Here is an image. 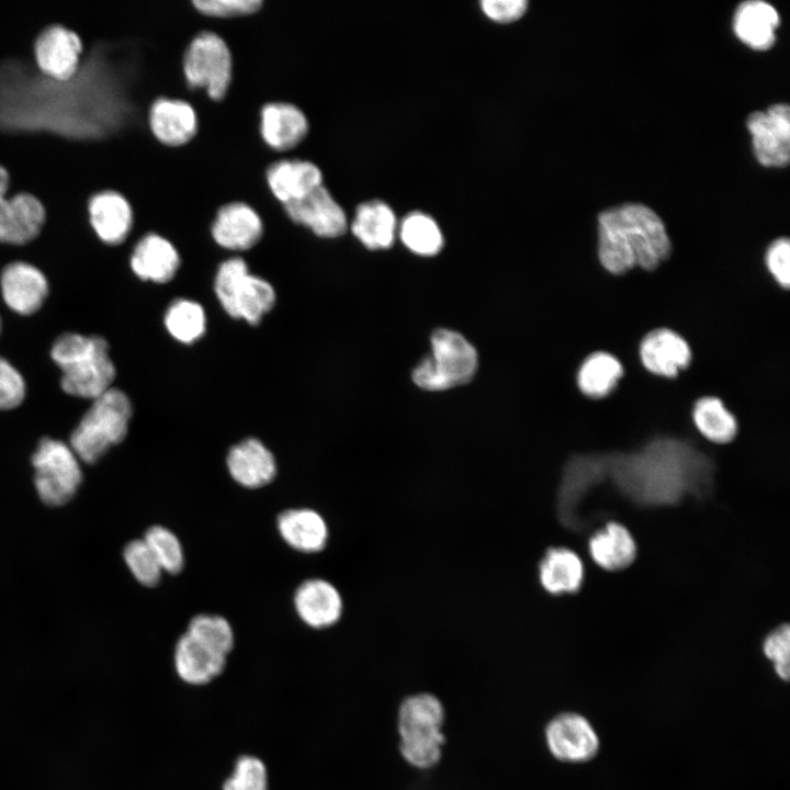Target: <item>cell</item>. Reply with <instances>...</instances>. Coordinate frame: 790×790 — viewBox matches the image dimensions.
<instances>
[{"instance_id": "obj_41", "label": "cell", "mask_w": 790, "mask_h": 790, "mask_svg": "<svg viewBox=\"0 0 790 790\" xmlns=\"http://www.w3.org/2000/svg\"><path fill=\"white\" fill-rule=\"evenodd\" d=\"M765 264L778 286L787 291L790 285V242L787 237H779L768 246Z\"/></svg>"}, {"instance_id": "obj_30", "label": "cell", "mask_w": 790, "mask_h": 790, "mask_svg": "<svg viewBox=\"0 0 790 790\" xmlns=\"http://www.w3.org/2000/svg\"><path fill=\"white\" fill-rule=\"evenodd\" d=\"M539 579L551 595L577 592L584 579L583 562L567 548H551L540 561Z\"/></svg>"}, {"instance_id": "obj_26", "label": "cell", "mask_w": 790, "mask_h": 790, "mask_svg": "<svg viewBox=\"0 0 790 790\" xmlns=\"http://www.w3.org/2000/svg\"><path fill=\"white\" fill-rule=\"evenodd\" d=\"M776 9L764 1L742 2L735 10L733 30L738 40L756 50L769 49L776 40L779 26Z\"/></svg>"}, {"instance_id": "obj_18", "label": "cell", "mask_w": 790, "mask_h": 790, "mask_svg": "<svg viewBox=\"0 0 790 790\" xmlns=\"http://www.w3.org/2000/svg\"><path fill=\"white\" fill-rule=\"evenodd\" d=\"M303 111L289 102H268L259 112V134L274 153L286 154L297 147L308 133Z\"/></svg>"}, {"instance_id": "obj_22", "label": "cell", "mask_w": 790, "mask_h": 790, "mask_svg": "<svg viewBox=\"0 0 790 790\" xmlns=\"http://www.w3.org/2000/svg\"><path fill=\"white\" fill-rule=\"evenodd\" d=\"M129 264L139 279L165 283L174 276L180 266V255L169 238L146 232L134 244Z\"/></svg>"}, {"instance_id": "obj_20", "label": "cell", "mask_w": 790, "mask_h": 790, "mask_svg": "<svg viewBox=\"0 0 790 790\" xmlns=\"http://www.w3.org/2000/svg\"><path fill=\"white\" fill-rule=\"evenodd\" d=\"M89 223L98 239L110 247L123 245L129 237L134 214L128 201L115 191H102L90 196Z\"/></svg>"}, {"instance_id": "obj_40", "label": "cell", "mask_w": 790, "mask_h": 790, "mask_svg": "<svg viewBox=\"0 0 790 790\" xmlns=\"http://www.w3.org/2000/svg\"><path fill=\"white\" fill-rule=\"evenodd\" d=\"M765 656L772 663L776 674L783 680L790 675V630L783 624L771 631L763 645Z\"/></svg>"}, {"instance_id": "obj_34", "label": "cell", "mask_w": 790, "mask_h": 790, "mask_svg": "<svg viewBox=\"0 0 790 790\" xmlns=\"http://www.w3.org/2000/svg\"><path fill=\"white\" fill-rule=\"evenodd\" d=\"M165 325L174 339L184 343L194 342L205 331L204 309L196 302L177 300L167 309Z\"/></svg>"}, {"instance_id": "obj_28", "label": "cell", "mask_w": 790, "mask_h": 790, "mask_svg": "<svg viewBox=\"0 0 790 790\" xmlns=\"http://www.w3.org/2000/svg\"><path fill=\"white\" fill-rule=\"evenodd\" d=\"M592 561L606 571H623L636 556V543L630 531L616 521L608 522L588 541Z\"/></svg>"}, {"instance_id": "obj_21", "label": "cell", "mask_w": 790, "mask_h": 790, "mask_svg": "<svg viewBox=\"0 0 790 790\" xmlns=\"http://www.w3.org/2000/svg\"><path fill=\"white\" fill-rule=\"evenodd\" d=\"M0 284L5 304L24 316L36 313L48 293L43 272L25 261L8 263L2 270Z\"/></svg>"}, {"instance_id": "obj_32", "label": "cell", "mask_w": 790, "mask_h": 790, "mask_svg": "<svg viewBox=\"0 0 790 790\" xmlns=\"http://www.w3.org/2000/svg\"><path fill=\"white\" fill-rule=\"evenodd\" d=\"M691 416L699 433L710 442L726 444L737 435L738 424L735 416L716 396L699 397L693 403Z\"/></svg>"}, {"instance_id": "obj_2", "label": "cell", "mask_w": 790, "mask_h": 790, "mask_svg": "<svg viewBox=\"0 0 790 790\" xmlns=\"http://www.w3.org/2000/svg\"><path fill=\"white\" fill-rule=\"evenodd\" d=\"M597 255L612 275L634 268L654 271L672 253V241L661 217L648 206L625 203L598 215Z\"/></svg>"}, {"instance_id": "obj_25", "label": "cell", "mask_w": 790, "mask_h": 790, "mask_svg": "<svg viewBox=\"0 0 790 790\" xmlns=\"http://www.w3.org/2000/svg\"><path fill=\"white\" fill-rule=\"evenodd\" d=\"M276 528L283 541L302 553L320 552L327 544L326 521L313 509L294 508L282 511L276 519Z\"/></svg>"}, {"instance_id": "obj_42", "label": "cell", "mask_w": 790, "mask_h": 790, "mask_svg": "<svg viewBox=\"0 0 790 790\" xmlns=\"http://www.w3.org/2000/svg\"><path fill=\"white\" fill-rule=\"evenodd\" d=\"M25 397V382L19 371L0 357V409H12Z\"/></svg>"}, {"instance_id": "obj_12", "label": "cell", "mask_w": 790, "mask_h": 790, "mask_svg": "<svg viewBox=\"0 0 790 790\" xmlns=\"http://www.w3.org/2000/svg\"><path fill=\"white\" fill-rule=\"evenodd\" d=\"M287 218L319 238H337L346 234L349 222L343 206L324 185L305 198L284 204Z\"/></svg>"}, {"instance_id": "obj_24", "label": "cell", "mask_w": 790, "mask_h": 790, "mask_svg": "<svg viewBox=\"0 0 790 790\" xmlns=\"http://www.w3.org/2000/svg\"><path fill=\"white\" fill-rule=\"evenodd\" d=\"M226 464L233 479L247 488H260L276 474L272 452L258 439L249 438L230 448Z\"/></svg>"}, {"instance_id": "obj_5", "label": "cell", "mask_w": 790, "mask_h": 790, "mask_svg": "<svg viewBox=\"0 0 790 790\" xmlns=\"http://www.w3.org/2000/svg\"><path fill=\"white\" fill-rule=\"evenodd\" d=\"M477 364V352L465 337L439 328L431 335V354L414 369L413 381L426 391H445L470 382Z\"/></svg>"}, {"instance_id": "obj_44", "label": "cell", "mask_w": 790, "mask_h": 790, "mask_svg": "<svg viewBox=\"0 0 790 790\" xmlns=\"http://www.w3.org/2000/svg\"><path fill=\"white\" fill-rule=\"evenodd\" d=\"M0 332H1V318H0Z\"/></svg>"}, {"instance_id": "obj_8", "label": "cell", "mask_w": 790, "mask_h": 790, "mask_svg": "<svg viewBox=\"0 0 790 790\" xmlns=\"http://www.w3.org/2000/svg\"><path fill=\"white\" fill-rule=\"evenodd\" d=\"M182 72L190 90H201L213 101L224 99L233 76V57L226 42L216 33L202 30L188 44Z\"/></svg>"}, {"instance_id": "obj_13", "label": "cell", "mask_w": 790, "mask_h": 790, "mask_svg": "<svg viewBox=\"0 0 790 790\" xmlns=\"http://www.w3.org/2000/svg\"><path fill=\"white\" fill-rule=\"evenodd\" d=\"M82 54L80 37L59 24L43 29L33 44L38 70L57 81H66L77 72Z\"/></svg>"}, {"instance_id": "obj_4", "label": "cell", "mask_w": 790, "mask_h": 790, "mask_svg": "<svg viewBox=\"0 0 790 790\" xmlns=\"http://www.w3.org/2000/svg\"><path fill=\"white\" fill-rule=\"evenodd\" d=\"M132 415L127 395L111 387L93 399L70 436V448L83 462H97L112 445L124 440Z\"/></svg>"}, {"instance_id": "obj_3", "label": "cell", "mask_w": 790, "mask_h": 790, "mask_svg": "<svg viewBox=\"0 0 790 790\" xmlns=\"http://www.w3.org/2000/svg\"><path fill=\"white\" fill-rule=\"evenodd\" d=\"M50 356L63 372L65 393L95 399L112 387L116 370L104 338L66 332L55 340Z\"/></svg>"}, {"instance_id": "obj_27", "label": "cell", "mask_w": 790, "mask_h": 790, "mask_svg": "<svg viewBox=\"0 0 790 790\" xmlns=\"http://www.w3.org/2000/svg\"><path fill=\"white\" fill-rule=\"evenodd\" d=\"M396 227L393 210L380 200L358 204L350 223L353 236L371 250L390 248L394 242Z\"/></svg>"}, {"instance_id": "obj_7", "label": "cell", "mask_w": 790, "mask_h": 790, "mask_svg": "<svg viewBox=\"0 0 790 790\" xmlns=\"http://www.w3.org/2000/svg\"><path fill=\"white\" fill-rule=\"evenodd\" d=\"M215 293L223 308L234 318L257 325L274 305L272 285L249 273L247 262L233 257L219 266L215 278Z\"/></svg>"}, {"instance_id": "obj_38", "label": "cell", "mask_w": 790, "mask_h": 790, "mask_svg": "<svg viewBox=\"0 0 790 790\" xmlns=\"http://www.w3.org/2000/svg\"><path fill=\"white\" fill-rule=\"evenodd\" d=\"M196 12L215 20H233L257 13L263 0H191Z\"/></svg>"}, {"instance_id": "obj_6", "label": "cell", "mask_w": 790, "mask_h": 790, "mask_svg": "<svg viewBox=\"0 0 790 790\" xmlns=\"http://www.w3.org/2000/svg\"><path fill=\"white\" fill-rule=\"evenodd\" d=\"M442 721V706L431 695H416L403 702L398 713L400 752L409 764L428 768L439 760L444 742Z\"/></svg>"}, {"instance_id": "obj_15", "label": "cell", "mask_w": 790, "mask_h": 790, "mask_svg": "<svg viewBox=\"0 0 790 790\" xmlns=\"http://www.w3.org/2000/svg\"><path fill=\"white\" fill-rule=\"evenodd\" d=\"M545 736L551 753L563 761H587L599 748V738L592 725L577 713L554 718L546 726Z\"/></svg>"}, {"instance_id": "obj_11", "label": "cell", "mask_w": 790, "mask_h": 790, "mask_svg": "<svg viewBox=\"0 0 790 790\" xmlns=\"http://www.w3.org/2000/svg\"><path fill=\"white\" fill-rule=\"evenodd\" d=\"M746 126L752 135L754 154L765 167L783 168L790 158V112L786 103L748 115Z\"/></svg>"}, {"instance_id": "obj_39", "label": "cell", "mask_w": 790, "mask_h": 790, "mask_svg": "<svg viewBox=\"0 0 790 790\" xmlns=\"http://www.w3.org/2000/svg\"><path fill=\"white\" fill-rule=\"evenodd\" d=\"M223 790H267V770L263 763L253 756L240 757Z\"/></svg>"}, {"instance_id": "obj_36", "label": "cell", "mask_w": 790, "mask_h": 790, "mask_svg": "<svg viewBox=\"0 0 790 790\" xmlns=\"http://www.w3.org/2000/svg\"><path fill=\"white\" fill-rule=\"evenodd\" d=\"M147 543L162 572L178 574L184 566V553L178 537L162 526L150 527L145 533Z\"/></svg>"}, {"instance_id": "obj_1", "label": "cell", "mask_w": 790, "mask_h": 790, "mask_svg": "<svg viewBox=\"0 0 790 790\" xmlns=\"http://www.w3.org/2000/svg\"><path fill=\"white\" fill-rule=\"evenodd\" d=\"M610 461L622 489L640 503L657 505L675 504L686 493L701 490L710 469L701 455L675 440H657L639 454Z\"/></svg>"}, {"instance_id": "obj_35", "label": "cell", "mask_w": 790, "mask_h": 790, "mask_svg": "<svg viewBox=\"0 0 790 790\" xmlns=\"http://www.w3.org/2000/svg\"><path fill=\"white\" fill-rule=\"evenodd\" d=\"M185 633L224 656H227L234 646V631L229 622L221 616L198 614L191 619Z\"/></svg>"}, {"instance_id": "obj_17", "label": "cell", "mask_w": 790, "mask_h": 790, "mask_svg": "<svg viewBox=\"0 0 790 790\" xmlns=\"http://www.w3.org/2000/svg\"><path fill=\"white\" fill-rule=\"evenodd\" d=\"M148 127L156 140L170 148L190 143L198 132V116L188 101L179 98L158 97L147 114Z\"/></svg>"}, {"instance_id": "obj_29", "label": "cell", "mask_w": 790, "mask_h": 790, "mask_svg": "<svg viewBox=\"0 0 790 790\" xmlns=\"http://www.w3.org/2000/svg\"><path fill=\"white\" fill-rule=\"evenodd\" d=\"M174 665L182 680L191 685H204L223 672L226 656L210 650L184 633L176 644Z\"/></svg>"}, {"instance_id": "obj_43", "label": "cell", "mask_w": 790, "mask_h": 790, "mask_svg": "<svg viewBox=\"0 0 790 790\" xmlns=\"http://www.w3.org/2000/svg\"><path fill=\"white\" fill-rule=\"evenodd\" d=\"M481 7L489 19L508 23L524 14L528 2L524 0H484L481 2Z\"/></svg>"}, {"instance_id": "obj_9", "label": "cell", "mask_w": 790, "mask_h": 790, "mask_svg": "<svg viewBox=\"0 0 790 790\" xmlns=\"http://www.w3.org/2000/svg\"><path fill=\"white\" fill-rule=\"evenodd\" d=\"M35 487L47 505L60 506L76 494L82 472L78 456L65 442L43 438L32 456Z\"/></svg>"}, {"instance_id": "obj_19", "label": "cell", "mask_w": 790, "mask_h": 790, "mask_svg": "<svg viewBox=\"0 0 790 790\" xmlns=\"http://www.w3.org/2000/svg\"><path fill=\"white\" fill-rule=\"evenodd\" d=\"M264 176L271 194L282 205L305 198L323 184V173L315 163L284 154L267 167Z\"/></svg>"}, {"instance_id": "obj_14", "label": "cell", "mask_w": 790, "mask_h": 790, "mask_svg": "<svg viewBox=\"0 0 790 790\" xmlns=\"http://www.w3.org/2000/svg\"><path fill=\"white\" fill-rule=\"evenodd\" d=\"M213 241L229 251H247L257 246L264 234L263 222L248 203L232 201L221 205L210 225Z\"/></svg>"}, {"instance_id": "obj_31", "label": "cell", "mask_w": 790, "mask_h": 790, "mask_svg": "<svg viewBox=\"0 0 790 790\" xmlns=\"http://www.w3.org/2000/svg\"><path fill=\"white\" fill-rule=\"evenodd\" d=\"M624 375V366L612 353L603 350L590 352L580 363L576 383L580 393L591 399L609 396Z\"/></svg>"}, {"instance_id": "obj_23", "label": "cell", "mask_w": 790, "mask_h": 790, "mask_svg": "<svg viewBox=\"0 0 790 790\" xmlns=\"http://www.w3.org/2000/svg\"><path fill=\"white\" fill-rule=\"evenodd\" d=\"M294 608L300 619L311 628L334 625L342 614V598L338 589L321 578L303 582L294 594Z\"/></svg>"}, {"instance_id": "obj_10", "label": "cell", "mask_w": 790, "mask_h": 790, "mask_svg": "<svg viewBox=\"0 0 790 790\" xmlns=\"http://www.w3.org/2000/svg\"><path fill=\"white\" fill-rule=\"evenodd\" d=\"M8 172L0 167V245L23 247L40 235L45 210L30 193L8 196Z\"/></svg>"}, {"instance_id": "obj_16", "label": "cell", "mask_w": 790, "mask_h": 790, "mask_svg": "<svg viewBox=\"0 0 790 790\" xmlns=\"http://www.w3.org/2000/svg\"><path fill=\"white\" fill-rule=\"evenodd\" d=\"M639 356L647 372L668 379L676 377L692 360L688 341L667 327L654 328L645 334L639 345Z\"/></svg>"}, {"instance_id": "obj_37", "label": "cell", "mask_w": 790, "mask_h": 790, "mask_svg": "<svg viewBox=\"0 0 790 790\" xmlns=\"http://www.w3.org/2000/svg\"><path fill=\"white\" fill-rule=\"evenodd\" d=\"M123 556L131 573L142 585L153 587L158 584L162 569L144 539L127 543Z\"/></svg>"}, {"instance_id": "obj_33", "label": "cell", "mask_w": 790, "mask_h": 790, "mask_svg": "<svg viewBox=\"0 0 790 790\" xmlns=\"http://www.w3.org/2000/svg\"><path fill=\"white\" fill-rule=\"evenodd\" d=\"M399 238L411 252L435 256L443 247V236L436 221L421 212H411L403 218Z\"/></svg>"}]
</instances>
